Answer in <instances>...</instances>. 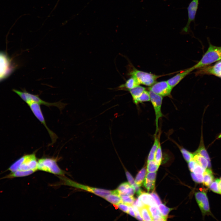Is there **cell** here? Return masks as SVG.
I'll list each match as a JSON object with an SVG mask.
<instances>
[{"label":"cell","mask_w":221,"mask_h":221,"mask_svg":"<svg viewBox=\"0 0 221 221\" xmlns=\"http://www.w3.org/2000/svg\"><path fill=\"white\" fill-rule=\"evenodd\" d=\"M133 204L135 205L139 208L143 207L145 205L142 203L139 197L137 199V200H135Z\"/></svg>","instance_id":"obj_43"},{"label":"cell","mask_w":221,"mask_h":221,"mask_svg":"<svg viewBox=\"0 0 221 221\" xmlns=\"http://www.w3.org/2000/svg\"><path fill=\"white\" fill-rule=\"evenodd\" d=\"M119 208L123 212L129 214V205L126 204L121 203L118 205Z\"/></svg>","instance_id":"obj_40"},{"label":"cell","mask_w":221,"mask_h":221,"mask_svg":"<svg viewBox=\"0 0 221 221\" xmlns=\"http://www.w3.org/2000/svg\"><path fill=\"white\" fill-rule=\"evenodd\" d=\"M131 76L135 77L140 84L151 86L156 82L159 76L143 71L134 69L130 73Z\"/></svg>","instance_id":"obj_6"},{"label":"cell","mask_w":221,"mask_h":221,"mask_svg":"<svg viewBox=\"0 0 221 221\" xmlns=\"http://www.w3.org/2000/svg\"><path fill=\"white\" fill-rule=\"evenodd\" d=\"M203 183L205 186L209 187L214 180V176L211 169H206L203 173Z\"/></svg>","instance_id":"obj_18"},{"label":"cell","mask_w":221,"mask_h":221,"mask_svg":"<svg viewBox=\"0 0 221 221\" xmlns=\"http://www.w3.org/2000/svg\"><path fill=\"white\" fill-rule=\"evenodd\" d=\"M59 1H60V0H58L57 2L56 5H57V3H58V2H59Z\"/></svg>","instance_id":"obj_49"},{"label":"cell","mask_w":221,"mask_h":221,"mask_svg":"<svg viewBox=\"0 0 221 221\" xmlns=\"http://www.w3.org/2000/svg\"><path fill=\"white\" fill-rule=\"evenodd\" d=\"M146 173V168L144 167L139 171L136 177L135 182L139 186L142 185L145 180Z\"/></svg>","instance_id":"obj_25"},{"label":"cell","mask_w":221,"mask_h":221,"mask_svg":"<svg viewBox=\"0 0 221 221\" xmlns=\"http://www.w3.org/2000/svg\"><path fill=\"white\" fill-rule=\"evenodd\" d=\"M106 200L111 204L118 205L123 202L120 196L118 194H110L106 196L104 198Z\"/></svg>","instance_id":"obj_20"},{"label":"cell","mask_w":221,"mask_h":221,"mask_svg":"<svg viewBox=\"0 0 221 221\" xmlns=\"http://www.w3.org/2000/svg\"><path fill=\"white\" fill-rule=\"evenodd\" d=\"M191 176L193 180L197 183H202L203 182V174L195 173L193 172L191 173Z\"/></svg>","instance_id":"obj_35"},{"label":"cell","mask_w":221,"mask_h":221,"mask_svg":"<svg viewBox=\"0 0 221 221\" xmlns=\"http://www.w3.org/2000/svg\"><path fill=\"white\" fill-rule=\"evenodd\" d=\"M140 83L134 77L131 76L126 82L124 84L122 85L120 87H125L128 90L133 88L139 85Z\"/></svg>","instance_id":"obj_23"},{"label":"cell","mask_w":221,"mask_h":221,"mask_svg":"<svg viewBox=\"0 0 221 221\" xmlns=\"http://www.w3.org/2000/svg\"><path fill=\"white\" fill-rule=\"evenodd\" d=\"M205 169L197 163L196 164L193 172L195 173L203 174Z\"/></svg>","instance_id":"obj_39"},{"label":"cell","mask_w":221,"mask_h":221,"mask_svg":"<svg viewBox=\"0 0 221 221\" xmlns=\"http://www.w3.org/2000/svg\"><path fill=\"white\" fill-rule=\"evenodd\" d=\"M199 0H192L187 8L188 12V20L183 30L187 32L189 29L191 23L194 21L198 8Z\"/></svg>","instance_id":"obj_13"},{"label":"cell","mask_w":221,"mask_h":221,"mask_svg":"<svg viewBox=\"0 0 221 221\" xmlns=\"http://www.w3.org/2000/svg\"><path fill=\"white\" fill-rule=\"evenodd\" d=\"M63 180V184L76 188L84 190L86 191L93 193L95 194L104 198L107 195L110 194H118L117 189L110 191L102 189L90 187L86 185L80 184L73 181L70 179L64 177L61 178Z\"/></svg>","instance_id":"obj_4"},{"label":"cell","mask_w":221,"mask_h":221,"mask_svg":"<svg viewBox=\"0 0 221 221\" xmlns=\"http://www.w3.org/2000/svg\"><path fill=\"white\" fill-rule=\"evenodd\" d=\"M148 207L153 219L157 215H162L158 208V207L148 206Z\"/></svg>","instance_id":"obj_34"},{"label":"cell","mask_w":221,"mask_h":221,"mask_svg":"<svg viewBox=\"0 0 221 221\" xmlns=\"http://www.w3.org/2000/svg\"><path fill=\"white\" fill-rule=\"evenodd\" d=\"M220 179L221 180V177L220 178Z\"/></svg>","instance_id":"obj_50"},{"label":"cell","mask_w":221,"mask_h":221,"mask_svg":"<svg viewBox=\"0 0 221 221\" xmlns=\"http://www.w3.org/2000/svg\"><path fill=\"white\" fill-rule=\"evenodd\" d=\"M221 60V46L210 44L208 48L201 60L192 67L193 70L206 67Z\"/></svg>","instance_id":"obj_1"},{"label":"cell","mask_w":221,"mask_h":221,"mask_svg":"<svg viewBox=\"0 0 221 221\" xmlns=\"http://www.w3.org/2000/svg\"><path fill=\"white\" fill-rule=\"evenodd\" d=\"M172 89L167 81L156 82L149 88L150 90L162 97L170 95Z\"/></svg>","instance_id":"obj_8"},{"label":"cell","mask_w":221,"mask_h":221,"mask_svg":"<svg viewBox=\"0 0 221 221\" xmlns=\"http://www.w3.org/2000/svg\"><path fill=\"white\" fill-rule=\"evenodd\" d=\"M196 202L203 215H211L207 194L204 192H199L195 193Z\"/></svg>","instance_id":"obj_9"},{"label":"cell","mask_w":221,"mask_h":221,"mask_svg":"<svg viewBox=\"0 0 221 221\" xmlns=\"http://www.w3.org/2000/svg\"><path fill=\"white\" fill-rule=\"evenodd\" d=\"M143 185L147 189L148 192L154 189L155 185V182L145 181L144 180Z\"/></svg>","instance_id":"obj_37"},{"label":"cell","mask_w":221,"mask_h":221,"mask_svg":"<svg viewBox=\"0 0 221 221\" xmlns=\"http://www.w3.org/2000/svg\"><path fill=\"white\" fill-rule=\"evenodd\" d=\"M120 196L123 203L128 205H132L136 200L133 196Z\"/></svg>","instance_id":"obj_33"},{"label":"cell","mask_w":221,"mask_h":221,"mask_svg":"<svg viewBox=\"0 0 221 221\" xmlns=\"http://www.w3.org/2000/svg\"><path fill=\"white\" fill-rule=\"evenodd\" d=\"M145 88L138 85L133 88L128 89L133 98V100L139 97L145 90Z\"/></svg>","instance_id":"obj_22"},{"label":"cell","mask_w":221,"mask_h":221,"mask_svg":"<svg viewBox=\"0 0 221 221\" xmlns=\"http://www.w3.org/2000/svg\"><path fill=\"white\" fill-rule=\"evenodd\" d=\"M221 138V133L217 137V139H219Z\"/></svg>","instance_id":"obj_48"},{"label":"cell","mask_w":221,"mask_h":221,"mask_svg":"<svg viewBox=\"0 0 221 221\" xmlns=\"http://www.w3.org/2000/svg\"><path fill=\"white\" fill-rule=\"evenodd\" d=\"M126 174L129 183L132 187L134 188L137 184L134 181L132 176L128 171L126 172Z\"/></svg>","instance_id":"obj_38"},{"label":"cell","mask_w":221,"mask_h":221,"mask_svg":"<svg viewBox=\"0 0 221 221\" xmlns=\"http://www.w3.org/2000/svg\"><path fill=\"white\" fill-rule=\"evenodd\" d=\"M130 186L129 183L124 182L119 186L117 189L118 192H120L129 188Z\"/></svg>","instance_id":"obj_41"},{"label":"cell","mask_w":221,"mask_h":221,"mask_svg":"<svg viewBox=\"0 0 221 221\" xmlns=\"http://www.w3.org/2000/svg\"><path fill=\"white\" fill-rule=\"evenodd\" d=\"M201 135L200 141L199 146L197 149L193 153L199 154L204 157L208 161V168L211 169V165L210 159L204 145L202 132Z\"/></svg>","instance_id":"obj_15"},{"label":"cell","mask_w":221,"mask_h":221,"mask_svg":"<svg viewBox=\"0 0 221 221\" xmlns=\"http://www.w3.org/2000/svg\"><path fill=\"white\" fill-rule=\"evenodd\" d=\"M193 70L192 67L176 74L167 81L169 85L173 88L177 85L184 77Z\"/></svg>","instance_id":"obj_14"},{"label":"cell","mask_w":221,"mask_h":221,"mask_svg":"<svg viewBox=\"0 0 221 221\" xmlns=\"http://www.w3.org/2000/svg\"><path fill=\"white\" fill-rule=\"evenodd\" d=\"M160 144L159 137L157 136H155L154 143L148 156L147 162L151 161H154L156 152Z\"/></svg>","instance_id":"obj_19"},{"label":"cell","mask_w":221,"mask_h":221,"mask_svg":"<svg viewBox=\"0 0 221 221\" xmlns=\"http://www.w3.org/2000/svg\"><path fill=\"white\" fill-rule=\"evenodd\" d=\"M157 172H148L146 175L144 181L155 182Z\"/></svg>","instance_id":"obj_36"},{"label":"cell","mask_w":221,"mask_h":221,"mask_svg":"<svg viewBox=\"0 0 221 221\" xmlns=\"http://www.w3.org/2000/svg\"><path fill=\"white\" fill-rule=\"evenodd\" d=\"M27 104L34 116L47 129L52 141V142L50 145H53L56 142L58 137L47 126L41 109L40 105L35 103H30Z\"/></svg>","instance_id":"obj_5"},{"label":"cell","mask_w":221,"mask_h":221,"mask_svg":"<svg viewBox=\"0 0 221 221\" xmlns=\"http://www.w3.org/2000/svg\"><path fill=\"white\" fill-rule=\"evenodd\" d=\"M129 214L132 216L136 217V214L132 205H129Z\"/></svg>","instance_id":"obj_46"},{"label":"cell","mask_w":221,"mask_h":221,"mask_svg":"<svg viewBox=\"0 0 221 221\" xmlns=\"http://www.w3.org/2000/svg\"><path fill=\"white\" fill-rule=\"evenodd\" d=\"M12 69L10 58L5 53L0 52V80L7 77Z\"/></svg>","instance_id":"obj_10"},{"label":"cell","mask_w":221,"mask_h":221,"mask_svg":"<svg viewBox=\"0 0 221 221\" xmlns=\"http://www.w3.org/2000/svg\"><path fill=\"white\" fill-rule=\"evenodd\" d=\"M133 100L134 103L136 104L139 103L150 101V97L149 91H144L139 97Z\"/></svg>","instance_id":"obj_26"},{"label":"cell","mask_w":221,"mask_h":221,"mask_svg":"<svg viewBox=\"0 0 221 221\" xmlns=\"http://www.w3.org/2000/svg\"><path fill=\"white\" fill-rule=\"evenodd\" d=\"M150 101L153 107L155 115V123L156 129V135L158 131V122L159 119L162 117L163 115L161 111V106L162 103V96L158 95L150 90L149 91Z\"/></svg>","instance_id":"obj_7"},{"label":"cell","mask_w":221,"mask_h":221,"mask_svg":"<svg viewBox=\"0 0 221 221\" xmlns=\"http://www.w3.org/2000/svg\"><path fill=\"white\" fill-rule=\"evenodd\" d=\"M140 214L143 221H152L153 218L148 206L145 205L139 208Z\"/></svg>","instance_id":"obj_24"},{"label":"cell","mask_w":221,"mask_h":221,"mask_svg":"<svg viewBox=\"0 0 221 221\" xmlns=\"http://www.w3.org/2000/svg\"><path fill=\"white\" fill-rule=\"evenodd\" d=\"M139 197L145 205L158 207L155 201L150 194L143 192L139 196Z\"/></svg>","instance_id":"obj_16"},{"label":"cell","mask_w":221,"mask_h":221,"mask_svg":"<svg viewBox=\"0 0 221 221\" xmlns=\"http://www.w3.org/2000/svg\"><path fill=\"white\" fill-rule=\"evenodd\" d=\"M180 151L185 161L188 162L193 159V154L183 147L179 146Z\"/></svg>","instance_id":"obj_27"},{"label":"cell","mask_w":221,"mask_h":221,"mask_svg":"<svg viewBox=\"0 0 221 221\" xmlns=\"http://www.w3.org/2000/svg\"><path fill=\"white\" fill-rule=\"evenodd\" d=\"M38 161L34 153L25 155V158L20 165L18 170L26 171L33 170L35 171L37 169Z\"/></svg>","instance_id":"obj_11"},{"label":"cell","mask_w":221,"mask_h":221,"mask_svg":"<svg viewBox=\"0 0 221 221\" xmlns=\"http://www.w3.org/2000/svg\"><path fill=\"white\" fill-rule=\"evenodd\" d=\"M197 163L193 159L188 162L189 169L191 172H193L194 167Z\"/></svg>","instance_id":"obj_44"},{"label":"cell","mask_w":221,"mask_h":221,"mask_svg":"<svg viewBox=\"0 0 221 221\" xmlns=\"http://www.w3.org/2000/svg\"><path fill=\"white\" fill-rule=\"evenodd\" d=\"M167 219L164 217L162 215H158L153 219V220L154 221H166Z\"/></svg>","instance_id":"obj_45"},{"label":"cell","mask_w":221,"mask_h":221,"mask_svg":"<svg viewBox=\"0 0 221 221\" xmlns=\"http://www.w3.org/2000/svg\"><path fill=\"white\" fill-rule=\"evenodd\" d=\"M13 91L18 95L27 104L30 103H35L48 107L54 106L57 107L60 110L66 105V104L62 103L60 101L55 103H49L41 99L38 95L31 94L26 90L21 91L14 89L13 90Z\"/></svg>","instance_id":"obj_2"},{"label":"cell","mask_w":221,"mask_h":221,"mask_svg":"<svg viewBox=\"0 0 221 221\" xmlns=\"http://www.w3.org/2000/svg\"><path fill=\"white\" fill-rule=\"evenodd\" d=\"M154 161H152L147 162V171L148 172H156L159 167Z\"/></svg>","instance_id":"obj_29"},{"label":"cell","mask_w":221,"mask_h":221,"mask_svg":"<svg viewBox=\"0 0 221 221\" xmlns=\"http://www.w3.org/2000/svg\"><path fill=\"white\" fill-rule=\"evenodd\" d=\"M217 179L219 183V189L221 194V180L219 179Z\"/></svg>","instance_id":"obj_47"},{"label":"cell","mask_w":221,"mask_h":221,"mask_svg":"<svg viewBox=\"0 0 221 221\" xmlns=\"http://www.w3.org/2000/svg\"><path fill=\"white\" fill-rule=\"evenodd\" d=\"M209 187L210 189L213 192L221 194L217 179L213 181Z\"/></svg>","instance_id":"obj_32"},{"label":"cell","mask_w":221,"mask_h":221,"mask_svg":"<svg viewBox=\"0 0 221 221\" xmlns=\"http://www.w3.org/2000/svg\"><path fill=\"white\" fill-rule=\"evenodd\" d=\"M200 75H212L221 78V60L211 66H206L200 68L196 73Z\"/></svg>","instance_id":"obj_12"},{"label":"cell","mask_w":221,"mask_h":221,"mask_svg":"<svg viewBox=\"0 0 221 221\" xmlns=\"http://www.w3.org/2000/svg\"><path fill=\"white\" fill-rule=\"evenodd\" d=\"M35 172V171L31 170L26 171L17 170L15 172H11L9 175L1 178V179L24 177L29 175Z\"/></svg>","instance_id":"obj_17"},{"label":"cell","mask_w":221,"mask_h":221,"mask_svg":"<svg viewBox=\"0 0 221 221\" xmlns=\"http://www.w3.org/2000/svg\"><path fill=\"white\" fill-rule=\"evenodd\" d=\"M158 209L161 215L165 218L167 219L169 213L172 210L161 203L158 205Z\"/></svg>","instance_id":"obj_28"},{"label":"cell","mask_w":221,"mask_h":221,"mask_svg":"<svg viewBox=\"0 0 221 221\" xmlns=\"http://www.w3.org/2000/svg\"><path fill=\"white\" fill-rule=\"evenodd\" d=\"M150 194L154 198L157 205H159L161 203V201L158 196L155 192L153 191Z\"/></svg>","instance_id":"obj_42"},{"label":"cell","mask_w":221,"mask_h":221,"mask_svg":"<svg viewBox=\"0 0 221 221\" xmlns=\"http://www.w3.org/2000/svg\"><path fill=\"white\" fill-rule=\"evenodd\" d=\"M37 169L55 175L63 176L65 172L59 167L54 158H43L38 161Z\"/></svg>","instance_id":"obj_3"},{"label":"cell","mask_w":221,"mask_h":221,"mask_svg":"<svg viewBox=\"0 0 221 221\" xmlns=\"http://www.w3.org/2000/svg\"><path fill=\"white\" fill-rule=\"evenodd\" d=\"M193 154V160L205 170L207 169L208 165L207 160L204 157L199 154Z\"/></svg>","instance_id":"obj_21"},{"label":"cell","mask_w":221,"mask_h":221,"mask_svg":"<svg viewBox=\"0 0 221 221\" xmlns=\"http://www.w3.org/2000/svg\"><path fill=\"white\" fill-rule=\"evenodd\" d=\"M118 192L120 196H133L134 194L135 191L134 188L131 186L125 190Z\"/></svg>","instance_id":"obj_31"},{"label":"cell","mask_w":221,"mask_h":221,"mask_svg":"<svg viewBox=\"0 0 221 221\" xmlns=\"http://www.w3.org/2000/svg\"><path fill=\"white\" fill-rule=\"evenodd\" d=\"M162 158V152L160 143L157 149L155 155L154 161L159 165H161Z\"/></svg>","instance_id":"obj_30"}]
</instances>
